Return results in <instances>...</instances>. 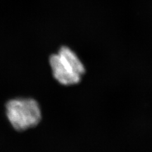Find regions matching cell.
I'll return each mask as SVG.
<instances>
[{
  "label": "cell",
  "mask_w": 152,
  "mask_h": 152,
  "mask_svg": "<svg viewBox=\"0 0 152 152\" xmlns=\"http://www.w3.org/2000/svg\"><path fill=\"white\" fill-rule=\"evenodd\" d=\"M49 61L54 78L65 86L79 84L86 72L81 60L67 46H61L58 53L50 56Z\"/></svg>",
  "instance_id": "obj_1"
},
{
  "label": "cell",
  "mask_w": 152,
  "mask_h": 152,
  "mask_svg": "<svg viewBox=\"0 0 152 152\" xmlns=\"http://www.w3.org/2000/svg\"><path fill=\"white\" fill-rule=\"evenodd\" d=\"M6 110L10 122L17 131L35 127L41 119L39 104L31 98H17L9 101Z\"/></svg>",
  "instance_id": "obj_2"
}]
</instances>
